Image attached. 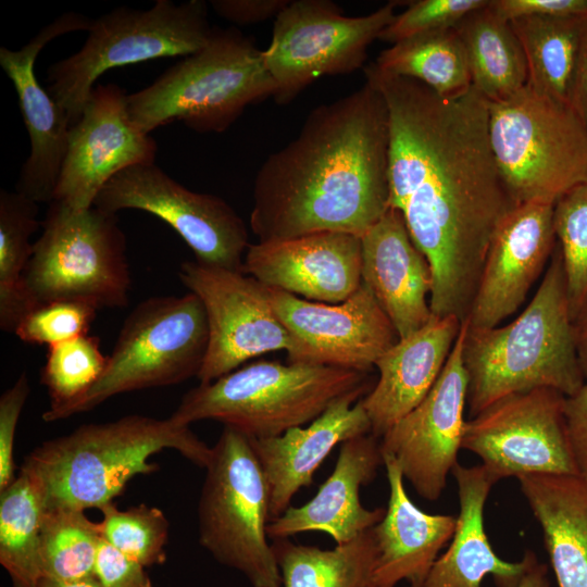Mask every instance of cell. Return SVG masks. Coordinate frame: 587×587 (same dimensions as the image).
Segmentation results:
<instances>
[{
  "label": "cell",
  "instance_id": "21",
  "mask_svg": "<svg viewBox=\"0 0 587 587\" xmlns=\"http://www.w3.org/2000/svg\"><path fill=\"white\" fill-rule=\"evenodd\" d=\"M361 237L321 232L250 243L241 272L307 300L340 303L362 283Z\"/></svg>",
  "mask_w": 587,
  "mask_h": 587
},
{
  "label": "cell",
  "instance_id": "12",
  "mask_svg": "<svg viewBox=\"0 0 587 587\" xmlns=\"http://www.w3.org/2000/svg\"><path fill=\"white\" fill-rule=\"evenodd\" d=\"M397 3L352 17L328 0L289 1L275 17L270 46L263 50L275 101L288 103L319 77L362 67L367 47L396 16Z\"/></svg>",
  "mask_w": 587,
  "mask_h": 587
},
{
  "label": "cell",
  "instance_id": "49",
  "mask_svg": "<svg viewBox=\"0 0 587 587\" xmlns=\"http://www.w3.org/2000/svg\"><path fill=\"white\" fill-rule=\"evenodd\" d=\"M39 587H101L93 575L76 579V580H60L49 577H42Z\"/></svg>",
  "mask_w": 587,
  "mask_h": 587
},
{
  "label": "cell",
  "instance_id": "10",
  "mask_svg": "<svg viewBox=\"0 0 587 587\" xmlns=\"http://www.w3.org/2000/svg\"><path fill=\"white\" fill-rule=\"evenodd\" d=\"M205 471L198 504L201 546L252 587H282L267 542L268 485L250 438L224 426Z\"/></svg>",
  "mask_w": 587,
  "mask_h": 587
},
{
  "label": "cell",
  "instance_id": "8",
  "mask_svg": "<svg viewBox=\"0 0 587 587\" xmlns=\"http://www.w3.org/2000/svg\"><path fill=\"white\" fill-rule=\"evenodd\" d=\"M491 149L514 205L557 200L587 183V128L570 104L528 83L489 102Z\"/></svg>",
  "mask_w": 587,
  "mask_h": 587
},
{
  "label": "cell",
  "instance_id": "43",
  "mask_svg": "<svg viewBox=\"0 0 587 587\" xmlns=\"http://www.w3.org/2000/svg\"><path fill=\"white\" fill-rule=\"evenodd\" d=\"M489 7L508 22L527 16H587V0H489Z\"/></svg>",
  "mask_w": 587,
  "mask_h": 587
},
{
  "label": "cell",
  "instance_id": "18",
  "mask_svg": "<svg viewBox=\"0 0 587 587\" xmlns=\"http://www.w3.org/2000/svg\"><path fill=\"white\" fill-rule=\"evenodd\" d=\"M465 322L436 383L423 401L382 438V453L398 462L424 499L437 500L458 464L464 429L467 378L463 365Z\"/></svg>",
  "mask_w": 587,
  "mask_h": 587
},
{
  "label": "cell",
  "instance_id": "25",
  "mask_svg": "<svg viewBox=\"0 0 587 587\" xmlns=\"http://www.w3.org/2000/svg\"><path fill=\"white\" fill-rule=\"evenodd\" d=\"M461 325L455 316L433 315L376 361L378 379L361 399L372 435L382 438L423 401L439 377Z\"/></svg>",
  "mask_w": 587,
  "mask_h": 587
},
{
  "label": "cell",
  "instance_id": "14",
  "mask_svg": "<svg viewBox=\"0 0 587 587\" xmlns=\"http://www.w3.org/2000/svg\"><path fill=\"white\" fill-rule=\"evenodd\" d=\"M565 396L537 388L505 396L466 421L461 448L496 482L534 474L577 475L564 416Z\"/></svg>",
  "mask_w": 587,
  "mask_h": 587
},
{
  "label": "cell",
  "instance_id": "1",
  "mask_svg": "<svg viewBox=\"0 0 587 587\" xmlns=\"http://www.w3.org/2000/svg\"><path fill=\"white\" fill-rule=\"evenodd\" d=\"M389 120V207L430 260L486 248L515 207L489 139L488 101L473 87L442 97L423 83L364 67Z\"/></svg>",
  "mask_w": 587,
  "mask_h": 587
},
{
  "label": "cell",
  "instance_id": "31",
  "mask_svg": "<svg viewBox=\"0 0 587 587\" xmlns=\"http://www.w3.org/2000/svg\"><path fill=\"white\" fill-rule=\"evenodd\" d=\"M587 16H527L510 22L523 48L528 84L571 105L578 50Z\"/></svg>",
  "mask_w": 587,
  "mask_h": 587
},
{
  "label": "cell",
  "instance_id": "36",
  "mask_svg": "<svg viewBox=\"0 0 587 587\" xmlns=\"http://www.w3.org/2000/svg\"><path fill=\"white\" fill-rule=\"evenodd\" d=\"M107 363L100 339L89 334L48 347L40 382L47 388L50 408L43 412L42 420L66 419L70 409L101 377Z\"/></svg>",
  "mask_w": 587,
  "mask_h": 587
},
{
  "label": "cell",
  "instance_id": "33",
  "mask_svg": "<svg viewBox=\"0 0 587 587\" xmlns=\"http://www.w3.org/2000/svg\"><path fill=\"white\" fill-rule=\"evenodd\" d=\"M43 510L38 484L20 467L16 478L0 491V563L8 572L12 587H39Z\"/></svg>",
  "mask_w": 587,
  "mask_h": 587
},
{
  "label": "cell",
  "instance_id": "45",
  "mask_svg": "<svg viewBox=\"0 0 587 587\" xmlns=\"http://www.w3.org/2000/svg\"><path fill=\"white\" fill-rule=\"evenodd\" d=\"M289 3L288 0H213L215 13L239 25L254 24L276 17Z\"/></svg>",
  "mask_w": 587,
  "mask_h": 587
},
{
  "label": "cell",
  "instance_id": "37",
  "mask_svg": "<svg viewBox=\"0 0 587 587\" xmlns=\"http://www.w3.org/2000/svg\"><path fill=\"white\" fill-rule=\"evenodd\" d=\"M553 227L574 321L587 305V183L557 200Z\"/></svg>",
  "mask_w": 587,
  "mask_h": 587
},
{
  "label": "cell",
  "instance_id": "24",
  "mask_svg": "<svg viewBox=\"0 0 587 587\" xmlns=\"http://www.w3.org/2000/svg\"><path fill=\"white\" fill-rule=\"evenodd\" d=\"M364 395L358 391L338 399L305 427L272 438H250L268 485L270 521L291 505L300 488L312 485L314 472L337 445L371 433Z\"/></svg>",
  "mask_w": 587,
  "mask_h": 587
},
{
  "label": "cell",
  "instance_id": "15",
  "mask_svg": "<svg viewBox=\"0 0 587 587\" xmlns=\"http://www.w3.org/2000/svg\"><path fill=\"white\" fill-rule=\"evenodd\" d=\"M178 277L201 300L209 324V346L197 376L211 383L243 362L276 350H296L291 334L277 316L270 287L240 271L184 262Z\"/></svg>",
  "mask_w": 587,
  "mask_h": 587
},
{
  "label": "cell",
  "instance_id": "40",
  "mask_svg": "<svg viewBox=\"0 0 587 587\" xmlns=\"http://www.w3.org/2000/svg\"><path fill=\"white\" fill-rule=\"evenodd\" d=\"M489 0H417L396 14L378 39L397 43L404 39L454 27L466 14L488 4Z\"/></svg>",
  "mask_w": 587,
  "mask_h": 587
},
{
  "label": "cell",
  "instance_id": "35",
  "mask_svg": "<svg viewBox=\"0 0 587 587\" xmlns=\"http://www.w3.org/2000/svg\"><path fill=\"white\" fill-rule=\"evenodd\" d=\"M101 523L83 510L45 508L40 530L42 577L76 580L93 575Z\"/></svg>",
  "mask_w": 587,
  "mask_h": 587
},
{
  "label": "cell",
  "instance_id": "7",
  "mask_svg": "<svg viewBox=\"0 0 587 587\" xmlns=\"http://www.w3.org/2000/svg\"><path fill=\"white\" fill-rule=\"evenodd\" d=\"M214 28L202 0L175 3L157 0L148 10L118 7L91 21L83 47L47 70V90L66 114L77 122L107 71L168 57H187L202 49Z\"/></svg>",
  "mask_w": 587,
  "mask_h": 587
},
{
  "label": "cell",
  "instance_id": "26",
  "mask_svg": "<svg viewBox=\"0 0 587 587\" xmlns=\"http://www.w3.org/2000/svg\"><path fill=\"white\" fill-rule=\"evenodd\" d=\"M382 454L389 500L384 517L373 527L378 549L375 584L396 587L407 580L410 587H423L439 551L453 536L457 517L419 509L407 495L396 459Z\"/></svg>",
  "mask_w": 587,
  "mask_h": 587
},
{
  "label": "cell",
  "instance_id": "30",
  "mask_svg": "<svg viewBox=\"0 0 587 587\" xmlns=\"http://www.w3.org/2000/svg\"><path fill=\"white\" fill-rule=\"evenodd\" d=\"M272 547L282 587H376L378 549L373 527L327 550L288 538L275 539Z\"/></svg>",
  "mask_w": 587,
  "mask_h": 587
},
{
  "label": "cell",
  "instance_id": "6",
  "mask_svg": "<svg viewBox=\"0 0 587 587\" xmlns=\"http://www.w3.org/2000/svg\"><path fill=\"white\" fill-rule=\"evenodd\" d=\"M263 50L237 28L214 27L208 43L151 85L127 95L133 121L147 134L183 122L198 133L227 129L246 107L274 96Z\"/></svg>",
  "mask_w": 587,
  "mask_h": 587
},
{
  "label": "cell",
  "instance_id": "19",
  "mask_svg": "<svg viewBox=\"0 0 587 587\" xmlns=\"http://www.w3.org/2000/svg\"><path fill=\"white\" fill-rule=\"evenodd\" d=\"M91 21L77 12L63 13L22 48H0V65L15 88L30 143L16 191L37 203L53 200L71 125L64 111L37 79L35 63L51 40L67 33L88 30Z\"/></svg>",
  "mask_w": 587,
  "mask_h": 587
},
{
  "label": "cell",
  "instance_id": "47",
  "mask_svg": "<svg viewBox=\"0 0 587 587\" xmlns=\"http://www.w3.org/2000/svg\"><path fill=\"white\" fill-rule=\"evenodd\" d=\"M524 559L526 566L519 587H550L546 564L540 563L532 551H526Z\"/></svg>",
  "mask_w": 587,
  "mask_h": 587
},
{
  "label": "cell",
  "instance_id": "34",
  "mask_svg": "<svg viewBox=\"0 0 587 587\" xmlns=\"http://www.w3.org/2000/svg\"><path fill=\"white\" fill-rule=\"evenodd\" d=\"M37 214V202L16 190H0V327L8 333L33 309L23 274L33 253L30 236L41 225Z\"/></svg>",
  "mask_w": 587,
  "mask_h": 587
},
{
  "label": "cell",
  "instance_id": "44",
  "mask_svg": "<svg viewBox=\"0 0 587 587\" xmlns=\"http://www.w3.org/2000/svg\"><path fill=\"white\" fill-rule=\"evenodd\" d=\"M564 416L577 476L587 480V383L565 396Z\"/></svg>",
  "mask_w": 587,
  "mask_h": 587
},
{
  "label": "cell",
  "instance_id": "9",
  "mask_svg": "<svg viewBox=\"0 0 587 587\" xmlns=\"http://www.w3.org/2000/svg\"><path fill=\"white\" fill-rule=\"evenodd\" d=\"M41 227L23 274L34 308L54 301H80L98 310L127 305L132 280L116 214L52 200Z\"/></svg>",
  "mask_w": 587,
  "mask_h": 587
},
{
  "label": "cell",
  "instance_id": "22",
  "mask_svg": "<svg viewBox=\"0 0 587 587\" xmlns=\"http://www.w3.org/2000/svg\"><path fill=\"white\" fill-rule=\"evenodd\" d=\"M378 439L370 433L344 441L334 471L316 495L305 504L290 505L270 521L267 537L275 540L305 532H323L339 545L379 523L386 509L370 510L360 501L361 486L370 484L378 466L384 464Z\"/></svg>",
  "mask_w": 587,
  "mask_h": 587
},
{
  "label": "cell",
  "instance_id": "27",
  "mask_svg": "<svg viewBox=\"0 0 587 587\" xmlns=\"http://www.w3.org/2000/svg\"><path fill=\"white\" fill-rule=\"evenodd\" d=\"M460 512L452 541L433 564L423 587H480L491 575L497 587H519L526 561L507 562L492 550L484 527V508L497 483L482 465L457 464Z\"/></svg>",
  "mask_w": 587,
  "mask_h": 587
},
{
  "label": "cell",
  "instance_id": "46",
  "mask_svg": "<svg viewBox=\"0 0 587 587\" xmlns=\"http://www.w3.org/2000/svg\"><path fill=\"white\" fill-rule=\"evenodd\" d=\"M571 107L587 128V22L583 33L574 72Z\"/></svg>",
  "mask_w": 587,
  "mask_h": 587
},
{
  "label": "cell",
  "instance_id": "3",
  "mask_svg": "<svg viewBox=\"0 0 587 587\" xmlns=\"http://www.w3.org/2000/svg\"><path fill=\"white\" fill-rule=\"evenodd\" d=\"M464 322L462 355L472 417L512 394L552 388L571 396L585 384L558 243L538 289L515 320L487 328Z\"/></svg>",
  "mask_w": 587,
  "mask_h": 587
},
{
  "label": "cell",
  "instance_id": "48",
  "mask_svg": "<svg viewBox=\"0 0 587 587\" xmlns=\"http://www.w3.org/2000/svg\"><path fill=\"white\" fill-rule=\"evenodd\" d=\"M574 337L579 366L587 379V305L573 321Z\"/></svg>",
  "mask_w": 587,
  "mask_h": 587
},
{
  "label": "cell",
  "instance_id": "17",
  "mask_svg": "<svg viewBox=\"0 0 587 587\" xmlns=\"http://www.w3.org/2000/svg\"><path fill=\"white\" fill-rule=\"evenodd\" d=\"M157 149L150 134L133 121L125 91L115 84H98L70 127L53 200L74 210L89 209L116 174L154 163Z\"/></svg>",
  "mask_w": 587,
  "mask_h": 587
},
{
  "label": "cell",
  "instance_id": "11",
  "mask_svg": "<svg viewBox=\"0 0 587 587\" xmlns=\"http://www.w3.org/2000/svg\"><path fill=\"white\" fill-rule=\"evenodd\" d=\"M208 346V317L198 296L189 291L141 301L125 319L103 374L66 417L115 395L197 377Z\"/></svg>",
  "mask_w": 587,
  "mask_h": 587
},
{
  "label": "cell",
  "instance_id": "41",
  "mask_svg": "<svg viewBox=\"0 0 587 587\" xmlns=\"http://www.w3.org/2000/svg\"><path fill=\"white\" fill-rule=\"evenodd\" d=\"M30 392L28 378L22 373L0 397V491L15 478L14 437L17 422Z\"/></svg>",
  "mask_w": 587,
  "mask_h": 587
},
{
  "label": "cell",
  "instance_id": "39",
  "mask_svg": "<svg viewBox=\"0 0 587 587\" xmlns=\"http://www.w3.org/2000/svg\"><path fill=\"white\" fill-rule=\"evenodd\" d=\"M97 311L80 301L38 304L22 319L14 334L26 344L50 347L88 334Z\"/></svg>",
  "mask_w": 587,
  "mask_h": 587
},
{
  "label": "cell",
  "instance_id": "16",
  "mask_svg": "<svg viewBox=\"0 0 587 587\" xmlns=\"http://www.w3.org/2000/svg\"><path fill=\"white\" fill-rule=\"evenodd\" d=\"M274 310L295 339L290 363H313L369 373L399 337L362 282L340 303H322L271 288Z\"/></svg>",
  "mask_w": 587,
  "mask_h": 587
},
{
  "label": "cell",
  "instance_id": "13",
  "mask_svg": "<svg viewBox=\"0 0 587 587\" xmlns=\"http://www.w3.org/2000/svg\"><path fill=\"white\" fill-rule=\"evenodd\" d=\"M93 207L112 214L126 209L148 212L180 236L196 262L241 272L250 245L243 220L222 198L187 189L154 163L116 174Z\"/></svg>",
  "mask_w": 587,
  "mask_h": 587
},
{
  "label": "cell",
  "instance_id": "29",
  "mask_svg": "<svg viewBox=\"0 0 587 587\" xmlns=\"http://www.w3.org/2000/svg\"><path fill=\"white\" fill-rule=\"evenodd\" d=\"M467 59L472 87L487 101L505 100L528 82L521 42L510 22L486 4L466 14L455 26Z\"/></svg>",
  "mask_w": 587,
  "mask_h": 587
},
{
  "label": "cell",
  "instance_id": "23",
  "mask_svg": "<svg viewBox=\"0 0 587 587\" xmlns=\"http://www.w3.org/2000/svg\"><path fill=\"white\" fill-rule=\"evenodd\" d=\"M362 282L392 323L398 337L422 328L433 316L429 263L411 239L402 213L388 211L361 236Z\"/></svg>",
  "mask_w": 587,
  "mask_h": 587
},
{
  "label": "cell",
  "instance_id": "32",
  "mask_svg": "<svg viewBox=\"0 0 587 587\" xmlns=\"http://www.w3.org/2000/svg\"><path fill=\"white\" fill-rule=\"evenodd\" d=\"M374 64L382 72L416 79L442 97H455L472 88L465 50L454 27L394 43Z\"/></svg>",
  "mask_w": 587,
  "mask_h": 587
},
{
  "label": "cell",
  "instance_id": "28",
  "mask_svg": "<svg viewBox=\"0 0 587 587\" xmlns=\"http://www.w3.org/2000/svg\"><path fill=\"white\" fill-rule=\"evenodd\" d=\"M539 523L559 587H587V480L577 475L519 477Z\"/></svg>",
  "mask_w": 587,
  "mask_h": 587
},
{
  "label": "cell",
  "instance_id": "42",
  "mask_svg": "<svg viewBox=\"0 0 587 587\" xmlns=\"http://www.w3.org/2000/svg\"><path fill=\"white\" fill-rule=\"evenodd\" d=\"M93 576L101 587H152L145 566L103 538L98 548Z\"/></svg>",
  "mask_w": 587,
  "mask_h": 587
},
{
  "label": "cell",
  "instance_id": "38",
  "mask_svg": "<svg viewBox=\"0 0 587 587\" xmlns=\"http://www.w3.org/2000/svg\"><path fill=\"white\" fill-rule=\"evenodd\" d=\"M102 538L141 565L162 564L170 523L163 511L141 503L127 510L113 502L100 509Z\"/></svg>",
  "mask_w": 587,
  "mask_h": 587
},
{
  "label": "cell",
  "instance_id": "5",
  "mask_svg": "<svg viewBox=\"0 0 587 587\" xmlns=\"http://www.w3.org/2000/svg\"><path fill=\"white\" fill-rule=\"evenodd\" d=\"M371 389L367 373L260 361L190 389L170 417L186 426L214 420L251 439H264L311 423L349 394Z\"/></svg>",
  "mask_w": 587,
  "mask_h": 587
},
{
  "label": "cell",
  "instance_id": "2",
  "mask_svg": "<svg viewBox=\"0 0 587 587\" xmlns=\"http://www.w3.org/2000/svg\"><path fill=\"white\" fill-rule=\"evenodd\" d=\"M389 120L367 82L313 109L298 136L254 179L250 228L259 241L321 232L361 237L389 207Z\"/></svg>",
  "mask_w": 587,
  "mask_h": 587
},
{
  "label": "cell",
  "instance_id": "4",
  "mask_svg": "<svg viewBox=\"0 0 587 587\" xmlns=\"http://www.w3.org/2000/svg\"><path fill=\"white\" fill-rule=\"evenodd\" d=\"M163 449H174L204 469L213 452L189 426L171 417L133 414L84 424L45 441L26 455L21 469L38 484L45 508L101 509L133 477L157 471L158 465L148 460Z\"/></svg>",
  "mask_w": 587,
  "mask_h": 587
},
{
  "label": "cell",
  "instance_id": "20",
  "mask_svg": "<svg viewBox=\"0 0 587 587\" xmlns=\"http://www.w3.org/2000/svg\"><path fill=\"white\" fill-rule=\"evenodd\" d=\"M554 203L513 207L490 241L467 319L472 327H496L525 301L557 246Z\"/></svg>",
  "mask_w": 587,
  "mask_h": 587
}]
</instances>
